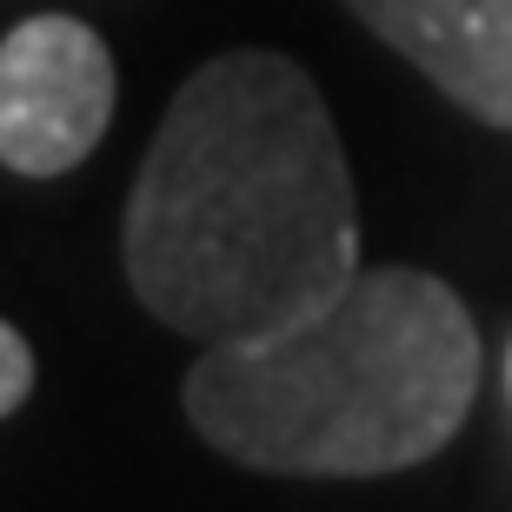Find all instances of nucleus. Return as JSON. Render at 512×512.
Masks as SVG:
<instances>
[{
  "mask_svg": "<svg viewBox=\"0 0 512 512\" xmlns=\"http://www.w3.org/2000/svg\"><path fill=\"white\" fill-rule=\"evenodd\" d=\"M133 300L207 346L266 340L360 273L340 127L300 60L233 47L173 94L120 227Z\"/></svg>",
  "mask_w": 512,
  "mask_h": 512,
  "instance_id": "f257e3e1",
  "label": "nucleus"
},
{
  "mask_svg": "<svg viewBox=\"0 0 512 512\" xmlns=\"http://www.w3.org/2000/svg\"><path fill=\"white\" fill-rule=\"evenodd\" d=\"M479 393V326L419 266H360L333 306L266 340L207 346L187 419L233 466L380 479L433 459Z\"/></svg>",
  "mask_w": 512,
  "mask_h": 512,
  "instance_id": "f03ea898",
  "label": "nucleus"
},
{
  "mask_svg": "<svg viewBox=\"0 0 512 512\" xmlns=\"http://www.w3.org/2000/svg\"><path fill=\"white\" fill-rule=\"evenodd\" d=\"M114 120V54L74 14H34L0 40V167L54 180Z\"/></svg>",
  "mask_w": 512,
  "mask_h": 512,
  "instance_id": "7ed1b4c3",
  "label": "nucleus"
},
{
  "mask_svg": "<svg viewBox=\"0 0 512 512\" xmlns=\"http://www.w3.org/2000/svg\"><path fill=\"white\" fill-rule=\"evenodd\" d=\"M439 94L512 133V0H346Z\"/></svg>",
  "mask_w": 512,
  "mask_h": 512,
  "instance_id": "20e7f679",
  "label": "nucleus"
},
{
  "mask_svg": "<svg viewBox=\"0 0 512 512\" xmlns=\"http://www.w3.org/2000/svg\"><path fill=\"white\" fill-rule=\"evenodd\" d=\"M27 393H34V353H27V340H20L14 326L0 320V419L14 413Z\"/></svg>",
  "mask_w": 512,
  "mask_h": 512,
  "instance_id": "39448f33",
  "label": "nucleus"
}]
</instances>
